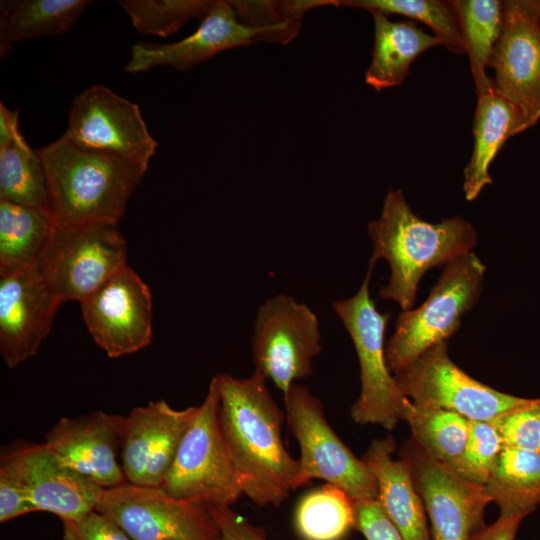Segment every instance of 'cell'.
Segmentation results:
<instances>
[{"mask_svg":"<svg viewBox=\"0 0 540 540\" xmlns=\"http://www.w3.org/2000/svg\"><path fill=\"white\" fill-rule=\"evenodd\" d=\"M219 419L239 482L257 506H279L299 488V462L281 437L284 414L254 370L246 378L215 377Z\"/></svg>","mask_w":540,"mask_h":540,"instance_id":"cell-1","label":"cell"},{"mask_svg":"<svg viewBox=\"0 0 540 540\" xmlns=\"http://www.w3.org/2000/svg\"><path fill=\"white\" fill-rule=\"evenodd\" d=\"M37 153L58 227L117 226L147 171L133 161L80 148L63 135Z\"/></svg>","mask_w":540,"mask_h":540,"instance_id":"cell-2","label":"cell"},{"mask_svg":"<svg viewBox=\"0 0 540 540\" xmlns=\"http://www.w3.org/2000/svg\"><path fill=\"white\" fill-rule=\"evenodd\" d=\"M368 234L373 246L370 262L383 258L391 271L380 297L396 302L402 311L411 309L419 281L429 269L472 252L477 243L475 229L461 216L427 222L412 211L401 190L392 189L380 217L369 222Z\"/></svg>","mask_w":540,"mask_h":540,"instance_id":"cell-3","label":"cell"},{"mask_svg":"<svg viewBox=\"0 0 540 540\" xmlns=\"http://www.w3.org/2000/svg\"><path fill=\"white\" fill-rule=\"evenodd\" d=\"M486 271L469 252L448 264L417 308L402 311L385 347L389 370L395 374L431 346L447 341L461 326L462 316L478 301Z\"/></svg>","mask_w":540,"mask_h":540,"instance_id":"cell-4","label":"cell"},{"mask_svg":"<svg viewBox=\"0 0 540 540\" xmlns=\"http://www.w3.org/2000/svg\"><path fill=\"white\" fill-rule=\"evenodd\" d=\"M374 265L369 262L357 293L334 302L333 309L352 339L360 366L361 391L350 408L351 418L357 424L380 425L392 431L411 401L401 393L387 365L384 336L390 313L379 312L370 297Z\"/></svg>","mask_w":540,"mask_h":540,"instance_id":"cell-5","label":"cell"},{"mask_svg":"<svg viewBox=\"0 0 540 540\" xmlns=\"http://www.w3.org/2000/svg\"><path fill=\"white\" fill-rule=\"evenodd\" d=\"M160 487L174 498L204 505L231 506L243 494L220 425L214 377Z\"/></svg>","mask_w":540,"mask_h":540,"instance_id":"cell-6","label":"cell"},{"mask_svg":"<svg viewBox=\"0 0 540 540\" xmlns=\"http://www.w3.org/2000/svg\"><path fill=\"white\" fill-rule=\"evenodd\" d=\"M285 415L300 449L299 487L313 479L344 490L354 501L377 499V480L330 426L321 401L303 385L284 394Z\"/></svg>","mask_w":540,"mask_h":540,"instance_id":"cell-7","label":"cell"},{"mask_svg":"<svg viewBox=\"0 0 540 540\" xmlns=\"http://www.w3.org/2000/svg\"><path fill=\"white\" fill-rule=\"evenodd\" d=\"M126 256L116 226H55L36 266L62 303H81L127 265Z\"/></svg>","mask_w":540,"mask_h":540,"instance_id":"cell-8","label":"cell"},{"mask_svg":"<svg viewBox=\"0 0 540 540\" xmlns=\"http://www.w3.org/2000/svg\"><path fill=\"white\" fill-rule=\"evenodd\" d=\"M251 350L255 371L283 392L313 372L322 350L319 321L305 303L279 294L258 309Z\"/></svg>","mask_w":540,"mask_h":540,"instance_id":"cell-9","label":"cell"},{"mask_svg":"<svg viewBox=\"0 0 540 540\" xmlns=\"http://www.w3.org/2000/svg\"><path fill=\"white\" fill-rule=\"evenodd\" d=\"M393 375L415 407L453 411L468 420L490 421L527 400L472 378L451 360L447 341L431 346Z\"/></svg>","mask_w":540,"mask_h":540,"instance_id":"cell-10","label":"cell"},{"mask_svg":"<svg viewBox=\"0 0 540 540\" xmlns=\"http://www.w3.org/2000/svg\"><path fill=\"white\" fill-rule=\"evenodd\" d=\"M96 510L133 540H221L207 505L174 498L161 487L125 482L105 489Z\"/></svg>","mask_w":540,"mask_h":540,"instance_id":"cell-11","label":"cell"},{"mask_svg":"<svg viewBox=\"0 0 540 540\" xmlns=\"http://www.w3.org/2000/svg\"><path fill=\"white\" fill-rule=\"evenodd\" d=\"M63 136L80 148L124 158L146 169L157 148L138 105L100 84L75 97Z\"/></svg>","mask_w":540,"mask_h":540,"instance_id":"cell-12","label":"cell"},{"mask_svg":"<svg viewBox=\"0 0 540 540\" xmlns=\"http://www.w3.org/2000/svg\"><path fill=\"white\" fill-rule=\"evenodd\" d=\"M400 456L410 463L432 540H470L485 526V508L492 501L484 485L464 479L429 456L412 438L404 442Z\"/></svg>","mask_w":540,"mask_h":540,"instance_id":"cell-13","label":"cell"},{"mask_svg":"<svg viewBox=\"0 0 540 540\" xmlns=\"http://www.w3.org/2000/svg\"><path fill=\"white\" fill-rule=\"evenodd\" d=\"M291 39L280 31L252 24L238 15L232 1L214 0L200 26L173 43L137 42L125 66L127 73L145 72L158 66L187 70L228 49L259 42L286 44Z\"/></svg>","mask_w":540,"mask_h":540,"instance_id":"cell-14","label":"cell"},{"mask_svg":"<svg viewBox=\"0 0 540 540\" xmlns=\"http://www.w3.org/2000/svg\"><path fill=\"white\" fill-rule=\"evenodd\" d=\"M502 4V29L490 64L495 90L533 126L540 119V0Z\"/></svg>","mask_w":540,"mask_h":540,"instance_id":"cell-15","label":"cell"},{"mask_svg":"<svg viewBox=\"0 0 540 540\" xmlns=\"http://www.w3.org/2000/svg\"><path fill=\"white\" fill-rule=\"evenodd\" d=\"M80 304L91 336L109 357L131 354L150 344L151 293L128 265Z\"/></svg>","mask_w":540,"mask_h":540,"instance_id":"cell-16","label":"cell"},{"mask_svg":"<svg viewBox=\"0 0 540 540\" xmlns=\"http://www.w3.org/2000/svg\"><path fill=\"white\" fill-rule=\"evenodd\" d=\"M36 511L61 520L79 518L96 507L104 488L61 463L44 443L17 441L1 454Z\"/></svg>","mask_w":540,"mask_h":540,"instance_id":"cell-17","label":"cell"},{"mask_svg":"<svg viewBox=\"0 0 540 540\" xmlns=\"http://www.w3.org/2000/svg\"><path fill=\"white\" fill-rule=\"evenodd\" d=\"M196 411L197 406L175 409L161 399L125 416L120 459L127 482L162 485Z\"/></svg>","mask_w":540,"mask_h":540,"instance_id":"cell-18","label":"cell"},{"mask_svg":"<svg viewBox=\"0 0 540 540\" xmlns=\"http://www.w3.org/2000/svg\"><path fill=\"white\" fill-rule=\"evenodd\" d=\"M61 304L36 264L0 275V353L7 367L37 353Z\"/></svg>","mask_w":540,"mask_h":540,"instance_id":"cell-19","label":"cell"},{"mask_svg":"<svg viewBox=\"0 0 540 540\" xmlns=\"http://www.w3.org/2000/svg\"><path fill=\"white\" fill-rule=\"evenodd\" d=\"M125 416L102 410L62 417L44 444L68 468L109 489L127 482L120 459Z\"/></svg>","mask_w":540,"mask_h":540,"instance_id":"cell-20","label":"cell"},{"mask_svg":"<svg viewBox=\"0 0 540 540\" xmlns=\"http://www.w3.org/2000/svg\"><path fill=\"white\" fill-rule=\"evenodd\" d=\"M395 449L396 441L388 435L374 439L361 457L376 477L377 501L404 540H432L410 463L403 456L394 459Z\"/></svg>","mask_w":540,"mask_h":540,"instance_id":"cell-21","label":"cell"},{"mask_svg":"<svg viewBox=\"0 0 540 540\" xmlns=\"http://www.w3.org/2000/svg\"><path fill=\"white\" fill-rule=\"evenodd\" d=\"M530 127L510 101L496 91L477 96L473 121L474 147L464 169L463 190L468 201L492 183L489 167L508 138Z\"/></svg>","mask_w":540,"mask_h":540,"instance_id":"cell-22","label":"cell"},{"mask_svg":"<svg viewBox=\"0 0 540 540\" xmlns=\"http://www.w3.org/2000/svg\"><path fill=\"white\" fill-rule=\"evenodd\" d=\"M374 20L372 60L365 73L367 85L381 91L401 85L412 62L424 51L442 45L414 21H392L386 14L371 13Z\"/></svg>","mask_w":540,"mask_h":540,"instance_id":"cell-23","label":"cell"},{"mask_svg":"<svg viewBox=\"0 0 540 540\" xmlns=\"http://www.w3.org/2000/svg\"><path fill=\"white\" fill-rule=\"evenodd\" d=\"M55 226L48 209L0 200V275L35 265Z\"/></svg>","mask_w":540,"mask_h":540,"instance_id":"cell-24","label":"cell"},{"mask_svg":"<svg viewBox=\"0 0 540 540\" xmlns=\"http://www.w3.org/2000/svg\"><path fill=\"white\" fill-rule=\"evenodd\" d=\"M484 488L501 516H527L540 504V451L503 447Z\"/></svg>","mask_w":540,"mask_h":540,"instance_id":"cell-25","label":"cell"},{"mask_svg":"<svg viewBox=\"0 0 540 540\" xmlns=\"http://www.w3.org/2000/svg\"><path fill=\"white\" fill-rule=\"evenodd\" d=\"M87 0L1 1V56L15 41L65 33L88 6Z\"/></svg>","mask_w":540,"mask_h":540,"instance_id":"cell-26","label":"cell"},{"mask_svg":"<svg viewBox=\"0 0 540 540\" xmlns=\"http://www.w3.org/2000/svg\"><path fill=\"white\" fill-rule=\"evenodd\" d=\"M459 18L466 54L476 94L494 92L495 84L487 74L503 22V4L498 0L452 1Z\"/></svg>","mask_w":540,"mask_h":540,"instance_id":"cell-27","label":"cell"},{"mask_svg":"<svg viewBox=\"0 0 540 540\" xmlns=\"http://www.w3.org/2000/svg\"><path fill=\"white\" fill-rule=\"evenodd\" d=\"M403 420L411 438L429 456L457 473L469 437L467 418L448 410L419 409L410 402Z\"/></svg>","mask_w":540,"mask_h":540,"instance_id":"cell-28","label":"cell"},{"mask_svg":"<svg viewBox=\"0 0 540 540\" xmlns=\"http://www.w3.org/2000/svg\"><path fill=\"white\" fill-rule=\"evenodd\" d=\"M294 526L303 540H342L355 529L354 500L344 490L325 483L299 500Z\"/></svg>","mask_w":540,"mask_h":540,"instance_id":"cell-29","label":"cell"},{"mask_svg":"<svg viewBox=\"0 0 540 540\" xmlns=\"http://www.w3.org/2000/svg\"><path fill=\"white\" fill-rule=\"evenodd\" d=\"M0 200L49 210V192L42 161L22 134L0 148Z\"/></svg>","mask_w":540,"mask_h":540,"instance_id":"cell-30","label":"cell"},{"mask_svg":"<svg viewBox=\"0 0 540 540\" xmlns=\"http://www.w3.org/2000/svg\"><path fill=\"white\" fill-rule=\"evenodd\" d=\"M328 5L355 7L383 14H398L431 28L449 51L466 54L465 42L452 1L442 0H328Z\"/></svg>","mask_w":540,"mask_h":540,"instance_id":"cell-31","label":"cell"},{"mask_svg":"<svg viewBox=\"0 0 540 540\" xmlns=\"http://www.w3.org/2000/svg\"><path fill=\"white\" fill-rule=\"evenodd\" d=\"M214 0H121L135 29L145 35L167 37L188 20L205 16Z\"/></svg>","mask_w":540,"mask_h":540,"instance_id":"cell-32","label":"cell"},{"mask_svg":"<svg viewBox=\"0 0 540 540\" xmlns=\"http://www.w3.org/2000/svg\"><path fill=\"white\" fill-rule=\"evenodd\" d=\"M502 449V438L490 421L469 420L468 442L457 474L485 485Z\"/></svg>","mask_w":540,"mask_h":540,"instance_id":"cell-33","label":"cell"},{"mask_svg":"<svg viewBox=\"0 0 540 540\" xmlns=\"http://www.w3.org/2000/svg\"><path fill=\"white\" fill-rule=\"evenodd\" d=\"M490 422L497 428L503 447L540 450V397L527 399Z\"/></svg>","mask_w":540,"mask_h":540,"instance_id":"cell-34","label":"cell"},{"mask_svg":"<svg viewBox=\"0 0 540 540\" xmlns=\"http://www.w3.org/2000/svg\"><path fill=\"white\" fill-rule=\"evenodd\" d=\"M61 521L63 540H133L121 527L97 510L79 518Z\"/></svg>","mask_w":540,"mask_h":540,"instance_id":"cell-35","label":"cell"},{"mask_svg":"<svg viewBox=\"0 0 540 540\" xmlns=\"http://www.w3.org/2000/svg\"><path fill=\"white\" fill-rule=\"evenodd\" d=\"M355 529L366 540H404L377 499L354 501Z\"/></svg>","mask_w":540,"mask_h":540,"instance_id":"cell-36","label":"cell"},{"mask_svg":"<svg viewBox=\"0 0 540 540\" xmlns=\"http://www.w3.org/2000/svg\"><path fill=\"white\" fill-rule=\"evenodd\" d=\"M35 511L22 484L7 466L0 464V522Z\"/></svg>","mask_w":540,"mask_h":540,"instance_id":"cell-37","label":"cell"},{"mask_svg":"<svg viewBox=\"0 0 540 540\" xmlns=\"http://www.w3.org/2000/svg\"><path fill=\"white\" fill-rule=\"evenodd\" d=\"M221 540H267L264 531L235 513L230 506L207 505Z\"/></svg>","mask_w":540,"mask_h":540,"instance_id":"cell-38","label":"cell"},{"mask_svg":"<svg viewBox=\"0 0 540 540\" xmlns=\"http://www.w3.org/2000/svg\"><path fill=\"white\" fill-rule=\"evenodd\" d=\"M524 517L522 515H499L494 523L473 533L470 540H514Z\"/></svg>","mask_w":540,"mask_h":540,"instance_id":"cell-39","label":"cell"},{"mask_svg":"<svg viewBox=\"0 0 540 540\" xmlns=\"http://www.w3.org/2000/svg\"><path fill=\"white\" fill-rule=\"evenodd\" d=\"M20 135L19 109L9 110L0 102V148L6 147Z\"/></svg>","mask_w":540,"mask_h":540,"instance_id":"cell-40","label":"cell"},{"mask_svg":"<svg viewBox=\"0 0 540 540\" xmlns=\"http://www.w3.org/2000/svg\"><path fill=\"white\" fill-rule=\"evenodd\" d=\"M540 451V450H539Z\"/></svg>","mask_w":540,"mask_h":540,"instance_id":"cell-41","label":"cell"}]
</instances>
